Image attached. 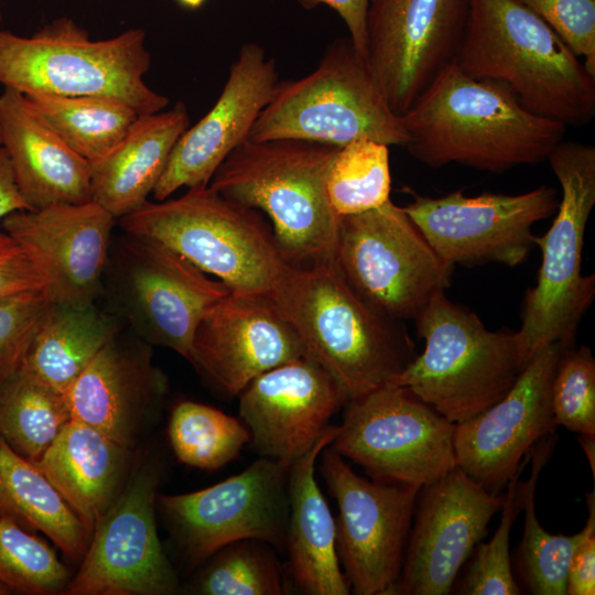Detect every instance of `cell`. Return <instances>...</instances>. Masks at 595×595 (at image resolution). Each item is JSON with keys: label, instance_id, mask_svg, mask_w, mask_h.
<instances>
[{"label": "cell", "instance_id": "ac0fdd59", "mask_svg": "<svg viewBox=\"0 0 595 595\" xmlns=\"http://www.w3.org/2000/svg\"><path fill=\"white\" fill-rule=\"evenodd\" d=\"M565 349L561 343L541 349L499 401L456 424V465L486 490L500 491L532 447L555 433L551 386Z\"/></svg>", "mask_w": 595, "mask_h": 595}, {"label": "cell", "instance_id": "74e56055", "mask_svg": "<svg viewBox=\"0 0 595 595\" xmlns=\"http://www.w3.org/2000/svg\"><path fill=\"white\" fill-rule=\"evenodd\" d=\"M533 448V447H532ZM532 450L524 456L516 474L507 483L502 516L493 537L479 544L464 580L462 593L467 595H517L520 589L513 578L510 560L511 527L523 506L526 483L519 477L530 461Z\"/></svg>", "mask_w": 595, "mask_h": 595}, {"label": "cell", "instance_id": "b9f144b4", "mask_svg": "<svg viewBox=\"0 0 595 595\" xmlns=\"http://www.w3.org/2000/svg\"><path fill=\"white\" fill-rule=\"evenodd\" d=\"M51 289L30 253L4 230H0V300L21 293Z\"/></svg>", "mask_w": 595, "mask_h": 595}, {"label": "cell", "instance_id": "681fc988", "mask_svg": "<svg viewBox=\"0 0 595 595\" xmlns=\"http://www.w3.org/2000/svg\"><path fill=\"white\" fill-rule=\"evenodd\" d=\"M0 145H1V137H0Z\"/></svg>", "mask_w": 595, "mask_h": 595}, {"label": "cell", "instance_id": "4dcf8cb0", "mask_svg": "<svg viewBox=\"0 0 595 595\" xmlns=\"http://www.w3.org/2000/svg\"><path fill=\"white\" fill-rule=\"evenodd\" d=\"M23 96L33 112L90 163L112 152L139 117L132 107L113 98Z\"/></svg>", "mask_w": 595, "mask_h": 595}, {"label": "cell", "instance_id": "7a4b0ae2", "mask_svg": "<svg viewBox=\"0 0 595 595\" xmlns=\"http://www.w3.org/2000/svg\"><path fill=\"white\" fill-rule=\"evenodd\" d=\"M270 296L306 356L335 377L349 400L389 383L416 356L399 321L363 301L335 260L288 263Z\"/></svg>", "mask_w": 595, "mask_h": 595}, {"label": "cell", "instance_id": "d4e9b609", "mask_svg": "<svg viewBox=\"0 0 595 595\" xmlns=\"http://www.w3.org/2000/svg\"><path fill=\"white\" fill-rule=\"evenodd\" d=\"M0 137L31 209L93 201L90 162L53 132L21 93L7 87L0 95Z\"/></svg>", "mask_w": 595, "mask_h": 595}, {"label": "cell", "instance_id": "9a60e30c", "mask_svg": "<svg viewBox=\"0 0 595 595\" xmlns=\"http://www.w3.org/2000/svg\"><path fill=\"white\" fill-rule=\"evenodd\" d=\"M112 262V291L133 329L191 363L199 321L230 290L169 247L127 232Z\"/></svg>", "mask_w": 595, "mask_h": 595}, {"label": "cell", "instance_id": "d590c367", "mask_svg": "<svg viewBox=\"0 0 595 595\" xmlns=\"http://www.w3.org/2000/svg\"><path fill=\"white\" fill-rule=\"evenodd\" d=\"M389 147L358 139L339 148L329 166L326 192L339 217L380 207L390 199Z\"/></svg>", "mask_w": 595, "mask_h": 595}, {"label": "cell", "instance_id": "603a6c76", "mask_svg": "<svg viewBox=\"0 0 595 595\" xmlns=\"http://www.w3.org/2000/svg\"><path fill=\"white\" fill-rule=\"evenodd\" d=\"M116 219L90 201L13 212L2 227L40 266L55 300L95 302Z\"/></svg>", "mask_w": 595, "mask_h": 595}, {"label": "cell", "instance_id": "83f0119b", "mask_svg": "<svg viewBox=\"0 0 595 595\" xmlns=\"http://www.w3.org/2000/svg\"><path fill=\"white\" fill-rule=\"evenodd\" d=\"M188 126L183 101L170 110L139 116L112 152L90 163L93 201L116 218L139 208L153 192L176 141Z\"/></svg>", "mask_w": 595, "mask_h": 595}, {"label": "cell", "instance_id": "d6a6232c", "mask_svg": "<svg viewBox=\"0 0 595 595\" xmlns=\"http://www.w3.org/2000/svg\"><path fill=\"white\" fill-rule=\"evenodd\" d=\"M555 443V433H551L533 446L531 473L524 482V527L517 558L523 583L534 595H566L570 563L584 536V528L573 536L551 534L541 527L536 515L538 477Z\"/></svg>", "mask_w": 595, "mask_h": 595}, {"label": "cell", "instance_id": "277c9868", "mask_svg": "<svg viewBox=\"0 0 595 595\" xmlns=\"http://www.w3.org/2000/svg\"><path fill=\"white\" fill-rule=\"evenodd\" d=\"M339 148L295 139L246 140L221 162L208 185L264 213L286 263L335 260L340 217L329 204L326 178Z\"/></svg>", "mask_w": 595, "mask_h": 595}, {"label": "cell", "instance_id": "8992f818", "mask_svg": "<svg viewBox=\"0 0 595 595\" xmlns=\"http://www.w3.org/2000/svg\"><path fill=\"white\" fill-rule=\"evenodd\" d=\"M119 219L123 232L169 247L234 292L271 294L288 267L261 212L209 185L147 201Z\"/></svg>", "mask_w": 595, "mask_h": 595}, {"label": "cell", "instance_id": "2e32d148", "mask_svg": "<svg viewBox=\"0 0 595 595\" xmlns=\"http://www.w3.org/2000/svg\"><path fill=\"white\" fill-rule=\"evenodd\" d=\"M555 188L547 185L506 195L466 196L462 190L441 197L413 193L403 210L435 252L452 266L524 261L534 245V224L554 215Z\"/></svg>", "mask_w": 595, "mask_h": 595}, {"label": "cell", "instance_id": "ffe728a7", "mask_svg": "<svg viewBox=\"0 0 595 595\" xmlns=\"http://www.w3.org/2000/svg\"><path fill=\"white\" fill-rule=\"evenodd\" d=\"M238 397L253 451L286 467L326 434L332 416L349 401L335 377L309 356L261 374Z\"/></svg>", "mask_w": 595, "mask_h": 595}, {"label": "cell", "instance_id": "e575fe53", "mask_svg": "<svg viewBox=\"0 0 595 595\" xmlns=\"http://www.w3.org/2000/svg\"><path fill=\"white\" fill-rule=\"evenodd\" d=\"M167 434L180 462L207 470L228 464L250 442L249 431L241 420L190 400L173 407Z\"/></svg>", "mask_w": 595, "mask_h": 595}, {"label": "cell", "instance_id": "f6af8a7d", "mask_svg": "<svg viewBox=\"0 0 595 595\" xmlns=\"http://www.w3.org/2000/svg\"><path fill=\"white\" fill-rule=\"evenodd\" d=\"M31 209L18 188L6 149L0 145V220L13 212Z\"/></svg>", "mask_w": 595, "mask_h": 595}, {"label": "cell", "instance_id": "52a82bcc", "mask_svg": "<svg viewBox=\"0 0 595 595\" xmlns=\"http://www.w3.org/2000/svg\"><path fill=\"white\" fill-rule=\"evenodd\" d=\"M414 321L425 348L389 383L409 389L452 423L499 401L524 368L517 332L486 328L445 293Z\"/></svg>", "mask_w": 595, "mask_h": 595}, {"label": "cell", "instance_id": "484cf974", "mask_svg": "<svg viewBox=\"0 0 595 595\" xmlns=\"http://www.w3.org/2000/svg\"><path fill=\"white\" fill-rule=\"evenodd\" d=\"M337 431L326 434L288 470L286 570L306 595H348L350 586L336 551L335 519L315 478V464Z\"/></svg>", "mask_w": 595, "mask_h": 595}, {"label": "cell", "instance_id": "bcb514c9", "mask_svg": "<svg viewBox=\"0 0 595 595\" xmlns=\"http://www.w3.org/2000/svg\"><path fill=\"white\" fill-rule=\"evenodd\" d=\"M580 444L588 459L593 477L595 476V436L580 435Z\"/></svg>", "mask_w": 595, "mask_h": 595}, {"label": "cell", "instance_id": "ab89813d", "mask_svg": "<svg viewBox=\"0 0 595 595\" xmlns=\"http://www.w3.org/2000/svg\"><path fill=\"white\" fill-rule=\"evenodd\" d=\"M53 300L51 289L0 300V386L21 368L34 334Z\"/></svg>", "mask_w": 595, "mask_h": 595}, {"label": "cell", "instance_id": "9c48e42d", "mask_svg": "<svg viewBox=\"0 0 595 595\" xmlns=\"http://www.w3.org/2000/svg\"><path fill=\"white\" fill-rule=\"evenodd\" d=\"M548 161L561 197L551 227L534 237L542 261L517 331L523 366L552 343L569 348L595 294V275L582 274L584 234L595 205V147L561 141Z\"/></svg>", "mask_w": 595, "mask_h": 595}, {"label": "cell", "instance_id": "7c38bea8", "mask_svg": "<svg viewBox=\"0 0 595 595\" xmlns=\"http://www.w3.org/2000/svg\"><path fill=\"white\" fill-rule=\"evenodd\" d=\"M163 466L154 456L133 462L119 496L96 522L66 595H173L177 574L155 519Z\"/></svg>", "mask_w": 595, "mask_h": 595}, {"label": "cell", "instance_id": "f35d334b", "mask_svg": "<svg viewBox=\"0 0 595 595\" xmlns=\"http://www.w3.org/2000/svg\"><path fill=\"white\" fill-rule=\"evenodd\" d=\"M551 401L556 425L595 436V360L589 348H566L558 363Z\"/></svg>", "mask_w": 595, "mask_h": 595}, {"label": "cell", "instance_id": "5b68a950", "mask_svg": "<svg viewBox=\"0 0 595 595\" xmlns=\"http://www.w3.org/2000/svg\"><path fill=\"white\" fill-rule=\"evenodd\" d=\"M142 29L91 40L73 19L63 17L19 36L0 30V84L22 95L113 98L139 116L162 111L169 98L143 79L151 65Z\"/></svg>", "mask_w": 595, "mask_h": 595}, {"label": "cell", "instance_id": "8d00e7d4", "mask_svg": "<svg viewBox=\"0 0 595 595\" xmlns=\"http://www.w3.org/2000/svg\"><path fill=\"white\" fill-rule=\"evenodd\" d=\"M71 580L66 566L41 538L0 517V582L12 593H63Z\"/></svg>", "mask_w": 595, "mask_h": 595}, {"label": "cell", "instance_id": "c3c4849f", "mask_svg": "<svg viewBox=\"0 0 595 595\" xmlns=\"http://www.w3.org/2000/svg\"><path fill=\"white\" fill-rule=\"evenodd\" d=\"M11 589L4 585L2 582H0V595H8L11 594Z\"/></svg>", "mask_w": 595, "mask_h": 595}, {"label": "cell", "instance_id": "4316f807", "mask_svg": "<svg viewBox=\"0 0 595 595\" xmlns=\"http://www.w3.org/2000/svg\"><path fill=\"white\" fill-rule=\"evenodd\" d=\"M133 462L131 448L71 419L33 463L91 534L98 519L119 496Z\"/></svg>", "mask_w": 595, "mask_h": 595}, {"label": "cell", "instance_id": "f1b7e54d", "mask_svg": "<svg viewBox=\"0 0 595 595\" xmlns=\"http://www.w3.org/2000/svg\"><path fill=\"white\" fill-rule=\"evenodd\" d=\"M118 333L116 321L101 312L95 302L54 299L34 334L20 369L65 394Z\"/></svg>", "mask_w": 595, "mask_h": 595}, {"label": "cell", "instance_id": "7dc6e473", "mask_svg": "<svg viewBox=\"0 0 595 595\" xmlns=\"http://www.w3.org/2000/svg\"><path fill=\"white\" fill-rule=\"evenodd\" d=\"M183 6L195 9L204 3L205 0H178Z\"/></svg>", "mask_w": 595, "mask_h": 595}, {"label": "cell", "instance_id": "e0dca14e", "mask_svg": "<svg viewBox=\"0 0 595 595\" xmlns=\"http://www.w3.org/2000/svg\"><path fill=\"white\" fill-rule=\"evenodd\" d=\"M469 0H368L366 62L402 116L459 48Z\"/></svg>", "mask_w": 595, "mask_h": 595}, {"label": "cell", "instance_id": "d6986e66", "mask_svg": "<svg viewBox=\"0 0 595 595\" xmlns=\"http://www.w3.org/2000/svg\"><path fill=\"white\" fill-rule=\"evenodd\" d=\"M502 501L458 466L423 486L393 595L448 594Z\"/></svg>", "mask_w": 595, "mask_h": 595}, {"label": "cell", "instance_id": "836d02e7", "mask_svg": "<svg viewBox=\"0 0 595 595\" xmlns=\"http://www.w3.org/2000/svg\"><path fill=\"white\" fill-rule=\"evenodd\" d=\"M279 553L257 539L230 542L199 566L188 587L198 595L290 594Z\"/></svg>", "mask_w": 595, "mask_h": 595}, {"label": "cell", "instance_id": "8fae6325", "mask_svg": "<svg viewBox=\"0 0 595 595\" xmlns=\"http://www.w3.org/2000/svg\"><path fill=\"white\" fill-rule=\"evenodd\" d=\"M455 429L409 389L386 383L345 404L329 446L374 480L422 488L457 466Z\"/></svg>", "mask_w": 595, "mask_h": 595}, {"label": "cell", "instance_id": "30bf717a", "mask_svg": "<svg viewBox=\"0 0 595 595\" xmlns=\"http://www.w3.org/2000/svg\"><path fill=\"white\" fill-rule=\"evenodd\" d=\"M335 263L363 301L399 322L414 321L444 293L454 268L390 199L375 209L339 218Z\"/></svg>", "mask_w": 595, "mask_h": 595}, {"label": "cell", "instance_id": "f546056e", "mask_svg": "<svg viewBox=\"0 0 595 595\" xmlns=\"http://www.w3.org/2000/svg\"><path fill=\"white\" fill-rule=\"evenodd\" d=\"M0 517L41 531L73 560H80L90 532L37 466L0 437Z\"/></svg>", "mask_w": 595, "mask_h": 595}, {"label": "cell", "instance_id": "4fadbf2b", "mask_svg": "<svg viewBox=\"0 0 595 595\" xmlns=\"http://www.w3.org/2000/svg\"><path fill=\"white\" fill-rule=\"evenodd\" d=\"M285 465L260 457L245 470L196 491L158 495L171 540L188 570L221 547L257 539L285 552L289 519Z\"/></svg>", "mask_w": 595, "mask_h": 595}, {"label": "cell", "instance_id": "60d3db41", "mask_svg": "<svg viewBox=\"0 0 595 595\" xmlns=\"http://www.w3.org/2000/svg\"><path fill=\"white\" fill-rule=\"evenodd\" d=\"M543 20L595 76V0H517Z\"/></svg>", "mask_w": 595, "mask_h": 595}, {"label": "cell", "instance_id": "5bb4252c", "mask_svg": "<svg viewBox=\"0 0 595 595\" xmlns=\"http://www.w3.org/2000/svg\"><path fill=\"white\" fill-rule=\"evenodd\" d=\"M320 472L338 507L336 551L356 595H393L421 488L367 479L329 445Z\"/></svg>", "mask_w": 595, "mask_h": 595}, {"label": "cell", "instance_id": "ee69618b", "mask_svg": "<svg viewBox=\"0 0 595 595\" xmlns=\"http://www.w3.org/2000/svg\"><path fill=\"white\" fill-rule=\"evenodd\" d=\"M311 4L324 3L334 9L345 22L349 37L366 58V11L368 0H304Z\"/></svg>", "mask_w": 595, "mask_h": 595}, {"label": "cell", "instance_id": "7bdbcfd3", "mask_svg": "<svg viewBox=\"0 0 595 595\" xmlns=\"http://www.w3.org/2000/svg\"><path fill=\"white\" fill-rule=\"evenodd\" d=\"M588 518L584 536L577 544L567 574L566 594H595V494H586Z\"/></svg>", "mask_w": 595, "mask_h": 595}, {"label": "cell", "instance_id": "6da1fadb", "mask_svg": "<svg viewBox=\"0 0 595 595\" xmlns=\"http://www.w3.org/2000/svg\"><path fill=\"white\" fill-rule=\"evenodd\" d=\"M401 117L404 148L421 163L502 173L548 160L566 126L526 109L504 84L446 65Z\"/></svg>", "mask_w": 595, "mask_h": 595}, {"label": "cell", "instance_id": "ba28073f", "mask_svg": "<svg viewBox=\"0 0 595 595\" xmlns=\"http://www.w3.org/2000/svg\"><path fill=\"white\" fill-rule=\"evenodd\" d=\"M277 139L337 147L370 139L404 147L408 134L348 36L334 40L306 76L278 82L248 137L251 141Z\"/></svg>", "mask_w": 595, "mask_h": 595}, {"label": "cell", "instance_id": "44dd1931", "mask_svg": "<svg viewBox=\"0 0 595 595\" xmlns=\"http://www.w3.org/2000/svg\"><path fill=\"white\" fill-rule=\"evenodd\" d=\"M303 356L298 333L270 294L229 291L199 321L191 364L232 398L261 374Z\"/></svg>", "mask_w": 595, "mask_h": 595}, {"label": "cell", "instance_id": "cb8c5ba5", "mask_svg": "<svg viewBox=\"0 0 595 595\" xmlns=\"http://www.w3.org/2000/svg\"><path fill=\"white\" fill-rule=\"evenodd\" d=\"M166 379L145 346L130 347L118 334L96 355L65 393L71 419L133 450L153 423Z\"/></svg>", "mask_w": 595, "mask_h": 595}, {"label": "cell", "instance_id": "3957f363", "mask_svg": "<svg viewBox=\"0 0 595 595\" xmlns=\"http://www.w3.org/2000/svg\"><path fill=\"white\" fill-rule=\"evenodd\" d=\"M454 62L474 78L506 85L526 109L566 127L587 125L595 115V76L517 0H469Z\"/></svg>", "mask_w": 595, "mask_h": 595}, {"label": "cell", "instance_id": "7402d4cb", "mask_svg": "<svg viewBox=\"0 0 595 595\" xmlns=\"http://www.w3.org/2000/svg\"><path fill=\"white\" fill-rule=\"evenodd\" d=\"M278 82L275 61L264 48L244 44L215 105L176 141L153 197L164 201L181 187L208 185L228 154L248 140Z\"/></svg>", "mask_w": 595, "mask_h": 595}, {"label": "cell", "instance_id": "1f68e13d", "mask_svg": "<svg viewBox=\"0 0 595 595\" xmlns=\"http://www.w3.org/2000/svg\"><path fill=\"white\" fill-rule=\"evenodd\" d=\"M71 421L65 394L19 369L0 386V437L36 462Z\"/></svg>", "mask_w": 595, "mask_h": 595}]
</instances>
